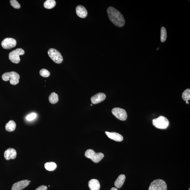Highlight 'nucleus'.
I'll return each mask as SVG.
<instances>
[{
  "instance_id": "f3484780",
  "label": "nucleus",
  "mask_w": 190,
  "mask_h": 190,
  "mask_svg": "<svg viewBox=\"0 0 190 190\" xmlns=\"http://www.w3.org/2000/svg\"><path fill=\"white\" fill-rule=\"evenodd\" d=\"M16 124L13 120H10L6 124L5 129L8 132H12L15 130L16 128Z\"/></svg>"
},
{
  "instance_id": "7c9ffc66",
  "label": "nucleus",
  "mask_w": 190,
  "mask_h": 190,
  "mask_svg": "<svg viewBox=\"0 0 190 190\" xmlns=\"http://www.w3.org/2000/svg\"><path fill=\"white\" fill-rule=\"evenodd\" d=\"M189 190H190V188H189Z\"/></svg>"
},
{
  "instance_id": "4468645a",
  "label": "nucleus",
  "mask_w": 190,
  "mask_h": 190,
  "mask_svg": "<svg viewBox=\"0 0 190 190\" xmlns=\"http://www.w3.org/2000/svg\"><path fill=\"white\" fill-rule=\"evenodd\" d=\"M76 12L77 16L82 18H84L87 15V11L84 6L79 5L76 8Z\"/></svg>"
},
{
  "instance_id": "2eb2a0df",
  "label": "nucleus",
  "mask_w": 190,
  "mask_h": 190,
  "mask_svg": "<svg viewBox=\"0 0 190 190\" xmlns=\"http://www.w3.org/2000/svg\"><path fill=\"white\" fill-rule=\"evenodd\" d=\"M88 186L91 190H99L100 186L99 181L96 179L90 180L88 183Z\"/></svg>"
},
{
  "instance_id": "6ab92c4d",
  "label": "nucleus",
  "mask_w": 190,
  "mask_h": 190,
  "mask_svg": "<svg viewBox=\"0 0 190 190\" xmlns=\"http://www.w3.org/2000/svg\"><path fill=\"white\" fill-rule=\"evenodd\" d=\"M56 2L54 0H47L44 3L45 8L51 9L55 6Z\"/></svg>"
},
{
  "instance_id": "f257e3e1",
  "label": "nucleus",
  "mask_w": 190,
  "mask_h": 190,
  "mask_svg": "<svg viewBox=\"0 0 190 190\" xmlns=\"http://www.w3.org/2000/svg\"><path fill=\"white\" fill-rule=\"evenodd\" d=\"M107 13L109 20L116 26L122 27L124 25L125 19L123 15L117 9L111 6L108 8Z\"/></svg>"
},
{
  "instance_id": "412c9836",
  "label": "nucleus",
  "mask_w": 190,
  "mask_h": 190,
  "mask_svg": "<svg viewBox=\"0 0 190 190\" xmlns=\"http://www.w3.org/2000/svg\"><path fill=\"white\" fill-rule=\"evenodd\" d=\"M161 41L162 42H164L167 38V32L165 27H163L161 30Z\"/></svg>"
},
{
  "instance_id": "39448f33",
  "label": "nucleus",
  "mask_w": 190,
  "mask_h": 190,
  "mask_svg": "<svg viewBox=\"0 0 190 190\" xmlns=\"http://www.w3.org/2000/svg\"><path fill=\"white\" fill-rule=\"evenodd\" d=\"M149 190H167L166 183L161 179L154 180L151 183Z\"/></svg>"
},
{
  "instance_id": "6e6552de",
  "label": "nucleus",
  "mask_w": 190,
  "mask_h": 190,
  "mask_svg": "<svg viewBox=\"0 0 190 190\" xmlns=\"http://www.w3.org/2000/svg\"><path fill=\"white\" fill-rule=\"evenodd\" d=\"M112 112L113 115L118 120L125 121L127 118V113L124 109L120 108H115L112 109Z\"/></svg>"
},
{
  "instance_id": "cd10ccee",
  "label": "nucleus",
  "mask_w": 190,
  "mask_h": 190,
  "mask_svg": "<svg viewBox=\"0 0 190 190\" xmlns=\"http://www.w3.org/2000/svg\"><path fill=\"white\" fill-rule=\"evenodd\" d=\"M186 103H187V104H189V102H188V101H186Z\"/></svg>"
},
{
  "instance_id": "bb28decb",
  "label": "nucleus",
  "mask_w": 190,
  "mask_h": 190,
  "mask_svg": "<svg viewBox=\"0 0 190 190\" xmlns=\"http://www.w3.org/2000/svg\"><path fill=\"white\" fill-rule=\"evenodd\" d=\"M110 190H118L116 188L113 187Z\"/></svg>"
},
{
  "instance_id": "c756f323",
  "label": "nucleus",
  "mask_w": 190,
  "mask_h": 190,
  "mask_svg": "<svg viewBox=\"0 0 190 190\" xmlns=\"http://www.w3.org/2000/svg\"><path fill=\"white\" fill-rule=\"evenodd\" d=\"M91 106H92V105H92V104H91Z\"/></svg>"
},
{
  "instance_id": "9b49d317",
  "label": "nucleus",
  "mask_w": 190,
  "mask_h": 190,
  "mask_svg": "<svg viewBox=\"0 0 190 190\" xmlns=\"http://www.w3.org/2000/svg\"><path fill=\"white\" fill-rule=\"evenodd\" d=\"M106 98V95L104 93H98L91 97V102L93 104H99L104 101Z\"/></svg>"
},
{
  "instance_id": "9d476101",
  "label": "nucleus",
  "mask_w": 190,
  "mask_h": 190,
  "mask_svg": "<svg viewBox=\"0 0 190 190\" xmlns=\"http://www.w3.org/2000/svg\"><path fill=\"white\" fill-rule=\"evenodd\" d=\"M29 181L28 180H22L14 183L11 188L12 190H21L24 189L29 184Z\"/></svg>"
},
{
  "instance_id": "5701e85b",
  "label": "nucleus",
  "mask_w": 190,
  "mask_h": 190,
  "mask_svg": "<svg viewBox=\"0 0 190 190\" xmlns=\"http://www.w3.org/2000/svg\"><path fill=\"white\" fill-rule=\"evenodd\" d=\"M40 74L41 76L44 77V78H47L50 75V73L49 71L45 69H42L40 70Z\"/></svg>"
},
{
  "instance_id": "ddd939ff",
  "label": "nucleus",
  "mask_w": 190,
  "mask_h": 190,
  "mask_svg": "<svg viewBox=\"0 0 190 190\" xmlns=\"http://www.w3.org/2000/svg\"><path fill=\"white\" fill-rule=\"evenodd\" d=\"M105 133L108 137L114 141H118V142H121L123 141V136L119 133H115V132L110 133V132L107 131L105 132Z\"/></svg>"
},
{
  "instance_id": "aec40b11",
  "label": "nucleus",
  "mask_w": 190,
  "mask_h": 190,
  "mask_svg": "<svg viewBox=\"0 0 190 190\" xmlns=\"http://www.w3.org/2000/svg\"><path fill=\"white\" fill-rule=\"evenodd\" d=\"M49 100L51 104H55L59 101L58 96L55 92H53L50 95Z\"/></svg>"
},
{
  "instance_id": "f8f14e48",
  "label": "nucleus",
  "mask_w": 190,
  "mask_h": 190,
  "mask_svg": "<svg viewBox=\"0 0 190 190\" xmlns=\"http://www.w3.org/2000/svg\"><path fill=\"white\" fill-rule=\"evenodd\" d=\"M16 156V151L13 148H9L5 151L4 153L5 158L7 160L15 159Z\"/></svg>"
},
{
  "instance_id": "4be33fe9",
  "label": "nucleus",
  "mask_w": 190,
  "mask_h": 190,
  "mask_svg": "<svg viewBox=\"0 0 190 190\" xmlns=\"http://www.w3.org/2000/svg\"><path fill=\"white\" fill-rule=\"evenodd\" d=\"M182 98L185 101H188L190 100V90H185L182 94Z\"/></svg>"
},
{
  "instance_id": "20e7f679",
  "label": "nucleus",
  "mask_w": 190,
  "mask_h": 190,
  "mask_svg": "<svg viewBox=\"0 0 190 190\" xmlns=\"http://www.w3.org/2000/svg\"><path fill=\"white\" fill-rule=\"evenodd\" d=\"M153 125L156 128L165 129L168 128L169 122L166 118L160 116L157 118L154 119L152 120Z\"/></svg>"
},
{
  "instance_id": "b1692460",
  "label": "nucleus",
  "mask_w": 190,
  "mask_h": 190,
  "mask_svg": "<svg viewBox=\"0 0 190 190\" xmlns=\"http://www.w3.org/2000/svg\"><path fill=\"white\" fill-rule=\"evenodd\" d=\"M10 3L11 5L14 8L19 9L20 8L21 5L16 0H11Z\"/></svg>"
},
{
  "instance_id": "1a4fd4ad",
  "label": "nucleus",
  "mask_w": 190,
  "mask_h": 190,
  "mask_svg": "<svg viewBox=\"0 0 190 190\" xmlns=\"http://www.w3.org/2000/svg\"><path fill=\"white\" fill-rule=\"evenodd\" d=\"M16 41L13 38H5L1 43V46L4 49H9L15 47L16 45Z\"/></svg>"
},
{
  "instance_id": "a878e982",
  "label": "nucleus",
  "mask_w": 190,
  "mask_h": 190,
  "mask_svg": "<svg viewBox=\"0 0 190 190\" xmlns=\"http://www.w3.org/2000/svg\"><path fill=\"white\" fill-rule=\"evenodd\" d=\"M47 189V187L44 185H42L37 188V189L35 190H46Z\"/></svg>"
},
{
  "instance_id": "0eeeda50",
  "label": "nucleus",
  "mask_w": 190,
  "mask_h": 190,
  "mask_svg": "<svg viewBox=\"0 0 190 190\" xmlns=\"http://www.w3.org/2000/svg\"><path fill=\"white\" fill-rule=\"evenodd\" d=\"M48 53L50 57L55 63L60 64L63 61V58L62 54L56 49L51 48L49 50Z\"/></svg>"
},
{
  "instance_id": "c85d7f7f",
  "label": "nucleus",
  "mask_w": 190,
  "mask_h": 190,
  "mask_svg": "<svg viewBox=\"0 0 190 190\" xmlns=\"http://www.w3.org/2000/svg\"><path fill=\"white\" fill-rule=\"evenodd\" d=\"M159 49V48H157V50H158Z\"/></svg>"
},
{
  "instance_id": "a211bd4d",
  "label": "nucleus",
  "mask_w": 190,
  "mask_h": 190,
  "mask_svg": "<svg viewBox=\"0 0 190 190\" xmlns=\"http://www.w3.org/2000/svg\"><path fill=\"white\" fill-rule=\"evenodd\" d=\"M44 167L46 170L53 171L56 169L57 165L54 162H47L44 164Z\"/></svg>"
},
{
  "instance_id": "393cba45",
  "label": "nucleus",
  "mask_w": 190,
  "mask_h": 190,
  "mask_svg": "<svg viewBox=\"0 0 190 190\" xmlns=\"http://www.w3.org/2000/svg\"><path fill=\"white\" fill-rule=\"evenodd\" d=\"M36 115L35 113H32L27 116V120L28 121H31L36 118Z\"/></svg>"
},
{
  "instance_id": "423d86ee",
  "label": "nucleus",
  "mask_w": 190,
  "mask_h": 190,
  "mask_svg": "<svg viewBox=\"0 0 190 190\" xmlns=\"http://www.w3.org/2000/svg\"><path fill=\"white\" fill-rule=\"evenodd\" d=\"M25 51L21 48H18L11 51L9 54V59L14 63L18 64L20 62V55L25 54Z\"/></svg>"
},
{
  "instance_id": "7ed1b4c3",
  "label": "nucleus",
  "mask_w": 190,
  "mask_h": 190,
  "mask_svg": "<svg viewBox=\"0 0 190 190\" xmlns=\"http://www.w3.org/2000/svg\"><path fill=\"white\" fill-rule=\"evenodd\" d=\"M85 156L95 163H98L104 157V154L101 152L96 153L92 149H88L85 152Z\"/></svg>"
},
{
  "instance_id": "f03ea898",
  "label": "nucleus",
  "mask_w": 190,
  "mask_h": 190,
  "mask_svg": "<svg viewBox=\"0 0 190 190\" xmlns=\"http://www.w3.org/2000/svg\"><path fill=\"white\" fill-rule=\"evenodd\" d=\"M2 79L4 81H10L11 85H15L18 83L20 76L16 72H11L3 74Z\"/></svg>"
},
{
  "instance_id": "dca6fc26",
  "label": "nucleus",
  "mask_w": 190,
  "mask_h": 190,
  "mask_svg": "<svg viewBox=\"0 0 190 190\" xmlns=\"http://www.w3.org/2000/svg\"><path fill=\"white\" fill-rule=\"evenodd\" d=\"M126 177L124 175H120L119 176L115 182V186L117 188H120L123 186Z\"/></svg>"
}]
</instances>
